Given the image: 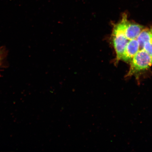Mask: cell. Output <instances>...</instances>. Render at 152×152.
I'll return each mask as SVG.
<instances>
[{
  "label": "cell",
  "instance_id": "obj_1",
  "mask_svg": "<svg viewBox=\"0 0 152 152\" xmlns=\"http://www.w3.org/2000/svg\"><path fill=\"white\" fill-rule=\"evenodd\" d=\"M130 64V69L126 77L134 76L137 79L142 73L151 67L152 65V58L142 49L134 55Z\"/></svg>",
  "mask_w": 152,
  "mask_h": 152
},
{
  "label": "cell",
  "instance_id": "obj_2",
  "mask_svg": "<svg viewBox=\"0 0 152 152\" xmlns=\"http://www.w3.org/2000/svg\"><path fill=\"white\" fill-rule=\"evenodd\" d=\"M111 40L116 53L115 63L118 64L121 60L127 43L130 41L125 35L121 20L113 25Z\"/></svg>",
  "mask_w": 152,
  "mask_h": 152
},
{
  "label": "cell",
  "instance_id": "obj_3",
  "mask_svg": "<svg viewBox=\"0 0 152 152\" xmlns=\"http://www.w3.org/2000/svg\"><path fill=\"white\" fill-rule=\"evenodd\" d=\"M121 20L125 35L129 41L137 38L144 28L143 26L129 21L126 14L123 15Z\"/></svg>",
  "mask_w": 152,
  "mask_h": 152
},
{
  "label": "cell",
  "instance_id": "obj_4",
  "mask_svg": "<svg viewBox=\"0 0 152 152\" xmlns=\"http://www.w3.org/2000/svg\"><path fill=\"white\" fill-rule=\"evenodd\" d=\"M139 50V44L137 38L129 42L125 49L121 60L130 64L133 57Z\"/></svg>",
  "mask_w": 152,
  "mask_h": 152
},
{
  "label": "cell",
  "instance_id": "obj_5",
  "mask_svg": "<svg viewBox=\"0 0 152 152\" xmlns=\"http://www.w3.org/2000/svg\"><path fill=\"white\" fill-rule=\"evenodd\" d=\"M142 49H144L152 58V41L144 43Z\"/></svg>",
  "mask_w": 152,
  "mask_h": 152
},
{
  "label": "cell",
  "instance_id": "obj_6",
  "mask_svg": "<svg viewBox=\"0 0 152 152\" xmlns=\"http://www.w3.org/2000/svg\"><path fill=\"white\" fill-rule=\"evenodd\" d=\"M1 59H0V63H1Z\"/></svg>",
  "mask_w": 152,
  "mask_h": 152
}]
</instances>
